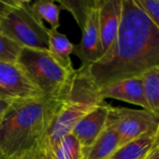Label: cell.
Masks as SVG:
<instances>
[{"instance_id": "cell-4", "label": "cell", "mask_w": 159, "mask_h": 159, "mask_svg": "<svg viewBox=\"0 0 159 159\" xmlns=\"http://www.w3.org/2000/svg\"><path fill=\"white\" fill-rule=\"evenodd\" d=\"M17 62L45 96L55 99L63 96L75 70L61 66L48 49L22 48Z\"/></svg>"}, {"instance_id": "cell-15", "label": "cell", "mask_w": 159, "mask_h": 159, "mask_svg": "<svg viewBox=\"0 0 159 159\" xmlns=\"http://www.w3.org/2000/svg\"><path fill=\"white\" fill-rule=\"evenodd\" d=\"M141 79L149 109L159 116V66L144 73Z\"/></svg>"}, {"instance_id": "cell-11", "label": "cell", "mask_w": 159, "mask_h": 159, "mask_svg": "<svg viewBox=\"0 0 159 159\" xmlns=\"http://www.w3.org/2000/svg\"><path fill=\"white\" fill-rule=\"evenodd\" d=\"M99 94L102 100L116 99L150 111L141 77L128 78L106 85L99 89Z\"/></svg>"}, {"instance_id": "cell-25", "label": "cell", "mask_w": 159, "mask_h": 159, "mask_svg": "<svg viewBox=\"0 0 159 159\" xmlns=\"http://www.w3.org/2000/svg\"><path fill=\"white\" fill-rule=\"evenodd\" d=\"M157 147H159V122L157 131H156V134H155V146H154V149H156Z\"/></svg>"}, {"instance_id": "cell-26", "label": "cell", "mask_w": 159, "mask_h": 159, "mask_svg": "<svg viewBox=\"0 0 159 159\" xmlns=\"http://www.w3.org/2000/svg\"><path fill=\"white\" fill-rule=\"evenodd\" d=\"M39 159H53L52 158V156L50 153L48 152H43V153H40V158Z\"/></svg>"}, {"instance_id": "cell-5", "label": "cell", "mask_w": 159, "mask_h": 159, "mask_svg": "<svg viewBox=\"0 0 159 159\" xmlns=\"http://www.w3.org/2000/svg\"><path fill=\"white\" fill-rule=\"evenodd\" d=\"M0 31L21 48L48 49L49 28L36 17L30 1L17 0V6L0 20Z\"/></svg>"}, {"instance_id": "cell-28", "label": "cell", "mask_w": 159, "mask_h": 159, "mask_svg": "<svg viewBox=\"0 0 159 159\" xmlns=\"http://www.w3.org/2000/svg\"><path fill=\"white\" fill-rule=\"evenodd\" d=\"M2 116H0V124H1V121H2Z\"/></svg>"}, {"instance_id": "cell-10", "label": "cell", "mask_w": 159, "mask_h": 159, "mask_svg": "<svg viewBox=\"0 0 159 159\" xmlns=\"http://www.w3.org/2000/svg\"><path fill=\"white\" fill-rule=\"evenodd\" d=\"M122 16V0H100L99 25L103 56L115 43Z\"/></svg>"}, {"instance_id": "cell-16", "label": "cell", "mask_w": 159, "mask_h": 159, "mask_svg": "<svg viewBox=\"0 0 159 159\" xmlns=\"http://www.w3.org/2000/svg\"><path fill=\"white\" fill-rule=\"evenodd\" d=\"M32 8L36 17L44 21L46 20L49 25L50 29L58 30L60 27V9L53 1L50 0H37L32 3Z\"/></svg>"}, {"instance_id": "cell-24", "label": "cell", "mask_w": 159, "mask_h": 159, "mask_svg": "<svg viewBox=\"0 0 159 159\" xmlns=\"http://www.w3.org/2000/svg\"><path fill=\"white\" fill-rule=\"evenodd\" d=\"M145 159H159V147L154 149Z\"/></svg>"}, {"instance_id": "cell-13", "label": "cell", "mask_w": 159, "mask_h": 159, "mask_svg": "<svg viewBox=\"0 0 159 159\" xmlns=\"http://www.w3.org/2000/svg\"><path fill=\"white\" fill-rule=\"evenodd\" d=\"M48 51L61 66L68 70L75 69L71 61L74 45L65 34L60 33L58 30H52L49 28Z\"/></svg>"}, {"instance_id": "cell-6", "label": "cell", "mask_w": 159, "mask_h": 159, "mask_svg": "<svg viewBox=\"0 0 159 159\" xmlns=\"http://www.w3.org/2000/svg\"><path fill=\"white\" fill-rule=\"evenodd\" d=\"M159 116L146 109H129L111 105L107 124L118 135V148L146 134H156Z\"/></svg>"}, {"instance_id": "cell-17", "label": "cell", "mask_w": 159, "mask_h": 159, "mask_svg": "<svg viewBox=\"0 0 159 159\" xmlns=\"http://www.w3.org/2000/svg\"><path fill=\"white\" fill-rule=\"evenodd\" d=\"M51 156L53 159H84V149L71 133L60 142Z\"/></svg>"}, {"instance_id": "cell-18", "label": "cell", "mask_w": 159, "mask_h": 159, "mask_svg": "<svg viewBox=\"0 0 159 159\" xmlns=\"http://www.w3.org/2000/svg\"><path fill=\"white\" fill-rule=\"evenodd\" d=\"M93 3L94 0H59L61 7L73 15L81 29L84 27L88 13Z\"/></svg>"}, {"instance_id": "cell-22", "label": "cell", "mask_w": 159, "mask_h": 159, "mask_svg": "<svg viewBox=\"0 0 159 159\" xmlns=\"http://www.w3.org/2000/svg\"><path fill=\"white\" fill-rule=\"evenodd\" d=\"M12 102H10V101L0 99V116H3L6 113V111L12 104Z\"/></svg>"}, {"instance_id": "cell-8", "label": "cell", "mask_w": 159, "mask_h": 159, "mask_svg": "<svg viewBox=\"0 0 159 159\" xmlns=\"http://www.w3.org/2000/svg\"><path fill=\"white\" fill-rule=\"evenodd\" d=\"M99 7L100 0H94L82 28L81 40L78 45L74 46L73 53L80 59L83 67H88L103 57L99 25Z\"/></svg>"}, {"instance_id": "cell-19", "label": "cell", "mask_w": 159, "mask_h": 159, "mask_svg": "<svg viewBox=\"0 0 159 159\" xmlns=\"http://www.w3.org/2000/svg\"><path fill=\"white\" fill-rule=\"evenodd\" d=\"M21 47L0 31V61L17 62Z\"/></svg>"}, {"instance_id": "cell-12", "label": "cell", "mask_w": 159, "mask_h": 159, "mask_svg": "<svg viewBox=\"0 0 159 159\" xmlns=\"http://www.w3.org/2000/svg\"><path fill=\"white\" fill-rule=\"evenodd\" d=\"M118 148V135L114 128L107 124L96 142L84 151V159H110Z\"/></svg>"}, {"instance_id": "cell-14", "label": "cell", "mask_w": 159, "mask_h": 159, "mask_svg": "<svg viewBox=\"0 0 159 159\" xmlns=\"http://www.w3.org/2000/svg\"><path fill=\"white\" fill-rule=\"evenodd\" d=\"M154 146L155 134H146L117 148L110 159H145Z\"/></svg>"}, {"instance_id": "cell-27", "label": "cell", "mask_w": 159, "mask_h": 159, "mask_svg": "<svg viewBox=\"0 0 159 159\" xmlns=\"http://www.w3.org/2000/svg\"><path fill=\"white\" fill-rule=\"evenodd\" d=\"M0 159H7V157H5V155L0 151Z\"/></svg>"}, {"instance_id": "cell-3", "label": "cell", "mask_w": 159, "mask_h": 159, "mask_svg": "<svg viewBox=\"0 0 159 159\" xmlns=\"http://www.w3.org/2000/svg\"><path fill=\"white\" fill-rule=\"evenodd\" d=\"M61 99V107L45 134L39 153L51 154L60 142L72 133L80 119L104 102L100 97L99 88L90 77L88 68L83 66L75 70Z\"/></svg>"}, {"instance_id": "cell-21", "label": "cell", "mask_w": 159, "mask_h": 159, "mask_svg": "<svg viewBox=\"0 0 159 159\" xmlns=\"http://www.w3.org/2000/svg\"><path fill=\"white\" fill-rule=\"evenodd\" d=\"M17 6V0L2 1L0 0V20L8 15V13Z\"/></svg>"}, {"instance_id": "cell-20", "label": "cell", "mask_w": 159, "mask_h": 159, "mask_svg": "<svg viewBox=\"0 0 159 159\" xmlns=\"http://www.w3.org/2000/svg\"><path fill=\"white\" fill-rule=\"evenodd\" d=\"M150 20L159 29V0H137Z\"/></svg>"}, {"instance_id": "cell-2", "label": "cell", "mask_w": 159, "mask_h": 159, "mask_svg": "<svg viewBox=\"0 0 159 159\" xmlns=\"http://www.w3.org/2000/svg\"><path fill=\"white\" fill-rule=\"evenodd\" d=\"M61 99L41 96L12 102L0 124V151L7 159L39 152Z\"/></svg>"}, {"instance_id": "cell-1", "label": "cell", "mask_w": 159, "mask_h": 159, "mask_svg": "<svg viewBox=\"0 0 159 159\" xmlns=\"http://www.w3.org/2000/svg\"><path fill=\"white\" fill-rule=\"evenodd\" d=\"M159 66V29L137 0H122L118 34L109 51L88 71L100 89L133 77H141Z\"/></svg>"}, {"instance_id": "cell-9", "label": "cell", "mask_w": 159, "mask_h": 159, "mask_svg": "<svg viewBox=\"0 0 159 159\" xmlns=\"http://www.w3.org/2000/svg\"><path fill=\"white\" fill-rule=\"evenodd\" d=\"M111 104L105 101L87 114L74 128L72 134L78 140L84 151L89 149L105 129Z\"/></svg>"}, {"instance_id": "cell-7", "label": "cell", "mask_w": 159, "mask_h": 159, "mask_svg": "<svg viewBox=\"0 0 159 159\" xmlns=\"http://www.w3.org/2000/svg\"><path fill=\"white\" fill-rule=\"evenodd\" d=\"M45 96L18 62L0 61V99L17 102Z\"/></svg>"}, {"instance_id": "cell-23", "label": "cell", "mask_w": 159, "mask_h": 159, "mask_svg": "<svg viewBox=\"0 0 159 159\" xmlns=\"http://www.w3.org/2000/svg\"><path fill=\"white\" fill-rule=\"evenodd\" d=\"M39 155V152L37 153H29V154H26V155H23V156H20L19 157H16V158L12 159H35Z\"/></svg>"}]
</instances>
